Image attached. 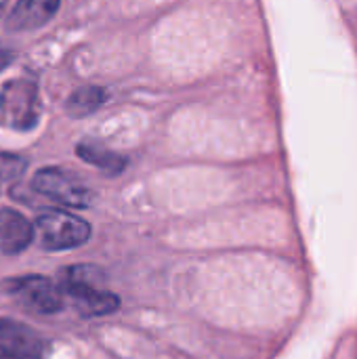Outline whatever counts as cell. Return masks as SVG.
I'll use <instances>...</instances> for the list:
<instances>
[{
    "label": "cell",
    "instance_id": "13",
    "mask_svg": "<svg viewBox=\"0 0 357 359\" xmlns=\"http://www.w3.org/2000/svg\"><path fill=\"white\" fill-rule=\"evenodd\" d=\"M0 183H2V181H0Z\"/></svg>",
    "mask_w": 357,
    "mask_h": 359
},
{
    "label": "cell",
    "instance_id": "1",
    "mask_svg": "<svg viewBox=\"0 0 357 359\" xmlns=\"http://www.w3.org/2000/svg\"><path fill=\"white\" fill-rule=\"evenodd\" d=\"M103 273L90 265H76L61 271L59 288L65 301L84 318L109 316L120 307V299L101 286Z\"/></svg>",
    "mask_w": 357,
    "mask_h": 359
},
{
    "label": "cell",
    "instance_id": "7",
    "mask_svg": "<svg viewBox=\"0 0 357 359\" xmlns=\"http://www.w3.org/2000/svg\"><path fill=\"white\" fill-rule=\"evenodd\" d=\"M34 242V223L19 210L0 208V252L6 257L21 255Z\"/></svg>",
    "mask_w": 357,
    "mask_h": 359
},
{
    "label": "cell",
    "instance_id": "10",
    "mask_svg": "<svg viewBox=\"0 0 357 359\" xmlns=\"http://www.w3.org/2000/svg\"><path fill=\"white\" fill-rule=\"evenodd\" d=\"M107 101V93L101 86H82L74 90L65 103V111L72 118H84L97 111Z\"/></svg>",
    "mask_w": 357,
    "mask_h": 359
},
{
    "label": "cell",
    "instance_id": "4",
    "mask_svg": "<svg viewBox=\"0 0 357 359\" xmlns=\"http://www.w3.org/2000/svg\"><path fill=\"white\" fill-rule=\"evenodd\" d=\"M4 290L17 305H21L25 311L38 313V316L59 313L65 305L61 288L44 276L13 278V280L4 282Z\"/></svg>",
    "mask_w": 357,
    "mask_h": 359
},
{
    "label": "cell",
    "instance_id": "2",
    "mask_svg": "<svg viewBox=\"0 0 357 359\" xmlns=\"http://www.w3.org/2000/svg\"><path fill=\"white\" fill-rule=\"evenodd\" d=\"M34 238L42 250L61 252L84 246L90 240V225L65 210H44L34 223Z\"/></svg>",
    "mask_w": 357,
    "mask_h": 359
},
{
    "label": "cell",
    "instance_id": "5",
    "mask_svg": "<svg viewBox=\"0 0 357 359\" xmlns=\"http://www.w3.org/2000/svg\"><path fill=\"white\" fill-rule=\"evenodd\" d=\"M32 187L40 196H44L61 206H67V208L69 206L72 208H88L95 200L93 191L84 183H80L72 172H67L63 168H55V166L38 170L34 175Z\"/></svg>",
    "mask_w": 357,
    "mask_h": 359
},
{
    "label": "cell",
    "instance_id": "3",
    "mask_svg": "<svg viewBox=\"0 0 357 359\" xmlns=\"http://www.w3.org/2000/svg\"><path fill=\"white\" fill-rule=\"evenodd\" d=\"M40 120V95L32 80H8L0 88V126L25 133Z\"/></svg>",
    "mask_w": 357,
    "mask_h": 359
},
{
    "label": "cell",
    "instance_id": "12",
    "mask_svg": "<svg viewBox=\"0 0 357 359\" xmlns=\"http://www.w3.org/2000/svg\"><path fill=\"white\" fill-rule=\"evenodd\" d=\"M13 61V50L6 48V46H0V72L6 69V65Z\"/></svg>",
    "mask_w": 357,
    "mask_h": 359
},
{
    "label": "cell",
    "instance_id": "8",
    "mask_svg": "<svg viewBox=\"0 0 357 359\" xmlns=\"http://www.w3.org/2000/svg\"><path fill=\"white\" fill-rule=\"evenodd\" d=\"M61 0H19L8 13L6 27L11 32H32L46 25L59 11Z\"/></svg>",
    "mask_w": 357,
    "mask_h": 359
},
{
    "label": "cell",
    "instance_id": "11",
    "mask_svg": "<svg viewBox=\"0 0 357 359\" xmlns=\"http://www.w3.org/2000/svg\"><path fill=\"white\" fill-rule=\"evenodd\" d=\"M25 168V162L17 156H0V181H11L15 177H19Z\"/></svg>",
    "mask_w": 357,
    "mask_h": 359
},
{
    "label": "cell",
    "instance_id": "9",
    "mask_svg": "<svg viewBox=\"0 0 357 359\" xmlns=\"http://www.w3.org/2000/svg\"><path fill=\"white\" fill-rule=\"evenodd\" d=\"M76 151H78L80 160H84L86 164H90V166H95V168H99L103 172H107L109 177L120 175L126 168V160L120 154H116V151H112V149H107L103 145L82 141L76 147Z\"/></svg>",
    "mask_w": 357,
    "mask_h": 359
},
{
    "label": "cell",
    "instance_id": "6",
    "mask_svg": "<svg viewBox=\"0 0 357 359\" xmlns=\"http://www.w3.org/2000/svg\"><path fill=\"white\" fill-rule=\"evenodd\" d=\"M42 341L17 320H0V359H40Z\"/></svg>",
    "mask_w": 357,
    "mask_h": 359
}]
</instances>
